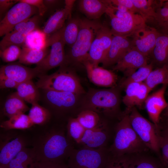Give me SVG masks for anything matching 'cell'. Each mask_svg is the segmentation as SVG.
Instances as JSON below:
<instances>
[{"label":"cell","instance_id":"cell-1","mask_svg":"<svg viewBox=\"0 0 168 168\" xmlns=\"http://www.w3.org/2000/svg\"><path fill=\"white\" fill-rule=\"evenodd\" d=\"M49 123L31 128L30 145L36 161L65 162L75 149L74 143L67 136L66 125H51Z\"/></svg>","mask_w":168,"mask_h":168},{"label":"cell","instance_id":"cell-2","mask_svg":"<svg viewBox=\"0 0 168 168\" xmlns=\"http://www.w3.org/2000/svg\"><path fill=\"white\" fill-rule=\"evenodd\" d=\"M119 119V120L115 127L113 142L109 147L111 156L120 157L148 151L150 150L132 127L128 111L126 110Z\"/></svg>","mask_w":168,"mask_h":168},{"label":"cell","instance_id":"cell-3","mask_svg":"<svg viewBox=\"0 0 168 168\" xmlns=\"http://www.w3.org/2000/svg\"><path fill=\"white\" fill-rule=\"evenodd\" d=\"M120 102L119 91L115 87L90 89L81 102L79 112L89 110L102 114L109 118H119L122 114L120 113Z\"/></svg>","mask_w":168,"mask_h":168},{"label":"cell","instance_id":"cell-4","mask_svg":"<svg viewBox=\"0 0 168 168\" xmlns=\"http://www.w3.org/2000/svg\"><path fill=\"white\" fill-rule=\"evenodd\" d=\"M102 24L99 19L81 18L78 35L76 41L66 54L64 65L72 67L83 65L84 63L88 60L91 45Z\"/></svg>","mask_w":168,"mask_h":168},{"label":"cell","instance_id":"cell-5","mask_svg":"<svg viewBox=\"0 0 168 168\" xmlns=\"http://www.w3.org/2000/svg\"><path fill=\"white\" fill-rule=\"evenodd\" d=\"M39 77L35 84L38 88L71 92L80 96L86 93L73 68L69 66L63 65L54 73Z\"/></svg>","mask_w":168,"mask_h":168},{"label":"cell","instance_id":"cell-6","mask_svg":"<svg viewBox=\"0 0 168 168\" xmlns=\"http://www.w3.org/2000/svg\"><path fill=\"white\" fill-rule=\"evenodd\" d=\"M109 147L74 149L68 159L69 168H105L111 159Z\"/></svg>","mask_w":168,"mask_h":168},{"label":"cell","instance_id":"cell-7","mask_svg":"<svg viewBox=\"0 0 168 168\" xmlns=\"http://www.w3.org/2000/svg\"><path fill=\"white\" fill-rule=\"evenodd\" d=\"M106 14L110 18L111 30L114 35L129 37L146 24L140 14L131 12H121L109 4Z\"/></svg>","mask_w":168,"mask_h":168},{"label":"cell","instance_id":"cell-8","mask_svg":"<svg viewBox=\"0 0 168 168\" xmlns=\"http://www.w3.org/2000/svg\"><path fill=\"white\" fill-rule=\"evenodd\" d=\"M126 110L128 112L130 124L139 138L150 150L159 153V139L156 126L143 116L136 107Z\"/></svg>","mask_w":168,"mask_h":168},{"label":"cell","instance_id":"cell-9","mask_svg":"<svg viewBox=\"0 0 168 168\" xmlns=\"http://www.w3.org/2000/svg\"><path fill=\"white\" fill-rule=\"evenodd\" d=\"M63 27L46 39L45 46H50L51 49L48 55L35 67L42 75L46 74L45 72L48 71L65 63V44L63 37Z\"/></svg>","mask_w":168,"mask_h":168},{"label":"cell","instance_id":"cell-10","mask_svg":"<svg viewBox=\"0 0 168 168\" xmlns=\"http://www.w3.org/2000/svg\"><path fill=\"white\" fill-rule=\"evenodd\" d=\"M45 99L49 105L48 110L58 117L72 112L78 104L80 96L69 92L46 90Z\"/></svg>","mask_w":168,"mask_h":168},{"label":"cell","instance_id":"cell-11","mask_svg":"<svg viewBox=\"0 0 168 168\" xmlns=\"http://www.w3.org/2000/svg\"><path fill=\"white\" fill-rule=\"evenodd\" d=\"M39 14L35 7L20 2L13 6L0 22V36L12 31L17 24Z\"/></svg>","mask_w":168,"mask_h":168},{"label":"cell","instance_id":"cell-12","mask_svg":"<svg viewBox=\"0 0 168 168\" xmlns=\"http://www.w3.org/2000/svg\"><path fill=\"white\" fill-rule=\"evenodd\" d=\"M113 35L106 22L102 23L91 45L88 60L93 66H98L106 56Z\"/></svg>","mask_w":168,"mask_h":168},{"label":"cell","instance_id":"cell-13","mask_svg":"<svg viewBox=\"0 0 168 168\" xmlns=\"http://www.w3.org/2000/svg\"><path fill=\"white\" fill-rule=\"evenodd\" d=\"M111 130L107 122L102 119L95 127L86 129L78 144L82 146V147L94 149L107 147Z\"/></svg>","mask_w":168,"mask_h":168},{"label":"cell","instance_id":"cell-14","mask_svg":"<svg viewBox=\"0 0 168 168\" xmlns=\"http://www.w3.org/2000/svg\"><path fill=\"white\" fill-rule=\"evenodd\" d=\"M30 145V136L18 131L0 146V165L9 166L10 161L24 148Z\"/></svg>","mask_w":168,"mask_h":168},{"label":"cell","instance_id":"cell-15","mask_svg":"<svg viewBox=\"0 0 168 168\" xmlns=\"http://www.w3.org/2000/svg\"><path fill=\"white\" fill-rule=\"evenodd\" d=\"M159 32L146 24L134 32L130 37L133 48L148 57L155 44Z\"/></svg>","mask_w":168,"mask_h":168},{"label":"cell","instance_id":"cell-16","mask_svg":"<svg viewBox=\"0 0 168 168\" xmlns=\"http://www.w3.org/2000/svg\"><path fill=\"white\" fill-rule=\"evenodd\" d=\"M133 48L130 37L114 35L108 53L102 63L105 68L115 65Z\"/></svg>","mask_w":168,"mask_h":168},{"label":"cell","instance_id":"cell-17","mask_svg":"<svg viewBox=\"0 0 168 168\" xmlns=\"http://www.w3.org/2000/svg\"><path fill=\"white\" fill-rule=\"evenodd\" d=\"M148 57L133 48L114 66L113 71L122 72L127 77L140 68L148 63Z\"/></svg>","mask_w":168,"mask_h":168},{"label":"cell","instance_id":"cell-18","mask_svg":"<svg viewBox=\"0 0 168 168\" xmlns=\"http://www.w3.org/2000/svg\"><path fill=\"white\" fill-rule=\"evenodd\" d=\"M167 84H163L160 88L148 96L144 102L149 117L157 128L159 127L161 114L167 106L165 98Z\"/></svg>","mask_w":168,"mask_h":168},{"label":"cell","instance_id":"cell-19","mask_svg":"<svg viewBox=\"0 0 168 168\" xmlns=\"http://www.w3.org/2000/svg\"><path fill=\"white\" fill-rule=\"evenodd\" d=\"M87 77L93 84L98 86L115 87L118 80L117 75L113 71L103 67L95 66L88 60L83 63Z\"/></svg>","mask_w":168,"mask_h":168},{"label":"cell","instance_id":"cell-20","mask_svg":"<svg viewBox=\"0 0 168 168\" xmlns=\"http://www.w3.org/2000/svg\"><path fill=\"white\" fill-rule=\"evenodd\" d=\"M75 1L65 0L64 7L57 10L49 17L42 30L47 39L62 28L65 21L71 17L72 9Z\"/></svg>","mask_w":168,"mask_h":168},{"label":"cell","instance_id":"cell-21","mask_svg":"<svg viewBox=\"0 0 168 168\" xmlns=\"http://www.w3.org/2000/svg\"><path fill=\"white\" fill-rule=\"evenodd\" d=\"M41 75V72L35 67L30 68L19 63L8 64L0 68V77L9 78L18 84Z\"/></svg>","mask_w":168,"mask_h":168},{"label":"cell","instance_id":"cell-22","mask_svg":"<svg viewBox=\"0 0 168 168\" xmlns=\"http://www.w3.org/2000/svg\"><path fill=\"white\" fill-rule=\"evenodd\" d=\"M146 152L125 156L124 168H165L159 157Z\"/></svg>","mask_w":168,"mask_h":168},{"label":"cell","instance_id":"cell-23","mask_svg":"<svg viewBox=\"0 0 168 168\" xmlns=\"http://www.w3.org/2000/svg\"><path fill=\"white\" fill-rule=\"evenodd\" d=\"M108 6L106 0H80L78 2L79 10L90 20L99 19L106 13Z\"/></svg>","mask_w":168,"mask_h":168},{"label":"cell","instance_id":"cell-24","mask_svg":"<svg viewBox=\"0 0 168 168\" xmlns=\"http://www.w3.org/2000/svg\"><path fill=\"white\" fill-rule=\"evenodd\" d=\"M30 109L25 101L15 92L9 96L6 100L2 113L9 119L17 114L25 113Z\"/></svg>","mask_w":168,"mask_h":168},{"label":"cell","instance_id":"cell-25","mask_svg":"<svg viewBox=\"0 0 168 168\" xmlns=\"http://www.w3.org/2000/svg\"><path fill=\"white\" fill-rule=\"evenodd\" d=\"M160 67L168 65V33H159L150 55Z\"/></svg>","mask_w":168,"mask_h":168},{"label":"cell","instance_id":"cell-26","mask_svg":"<svg viewBox=\"0 0 168 168\" xmlns=\"http://www.w3.org/2000/svg\"><path fill=\"white\" fill-rule=\"evenodd\" d=\"M49 51L46 46L40 48L23 47L18 63L26 65H37L43 60Z\"/></svg>","mask_w":168,"mask_h":168},{"label":"cell","instance_id":"cell-27","mask_svg":"<svg viewBox=\"0 0 168 168\" xmlns=\"http://www.w3.org/2000/svg\"><path fill=\"white\" fill-rule=\"evenodd\" d=\"M34 125L28 115L20 114L4 121L0 123L2 129L5 130H24L30 129Z\"/></svg>","mask_w":168,"mask_h":168},{"label":"cell","instance_id":"cell-28","mask_svg":"<svg viewBox=\"0 0 168 168\" xmlns=\"http://www.w3.org/2000/svg\"><path fill=\"white\" fill-rule=\"evenodd\" d=\"M16 89L17 94L25 101L31 105L38 103L40 98L38 88L32 80L19 84Z\"/></svg>","mask_w":168,"mask_h":168},{"label":"cell","instance_id":"cell-29","mask_svg":"<svg viewBox=\"0 0 168 168\" xmlns=\"http://www.w3.org/2000/svg\"><path fill=\"white\" fill-rule=\"evenodd\" d=\"M81 18L71 17L63 27V37L65 44L70 47L76 41L80 29Z\"/></svg>","mask_w":168,"mask_h":168},{"label":"cell","instance_id":"cell-30","mask_svg":"<svg viewBox=\"0 0 168 168\" xmlns=\"http://www.w3.org/2000/svg\"><path fill=\"white\" fill-rule=\"evenodd\" d=\"M35 161V156L32 148L26 147L10 161L9 166L10 168H31Z\"/></svg>","mask_w":168,"mask_h":168},{"label":"cell","instance_id":"cell-31","mask_svg":"<svg viewBox=\"0 0 168 168\" xmlns=\"http://www.w3.org/2000/svg\"><path fill=\"white\" fill-rule=\"evenodd\" d=\"M144 82L150 91L158 85L168 84V65L152 70Z\"/></svg>","mask_w":168,"mask_h":168},{"label":"cell","instance_id":"cell-32","mask_svg":"<svg viewBox=\"0 0 168 168\" xmlns=\"http://www.w3.org/2000/svg\"><path fill=\"white\" fill-rule=\"evenodd\" d=\"M28 115L34 125L40 126L49 122L52 114L46 108L36 103L32 105Z\"/></svg>","mask_w":168,"mask_h":168},{"label":"cell","instance_id":"cell-33","mask_svg":"<svg viewBox=\"0 0 168 168\" xmlns=\"http://www.w3.org/2000/svg\"><path fill=\"white\" fill-rule=\"evenodd\" d=\"M138 14L143 18L146 24L152 20L155 14L156 0H132Z\"/></svg>","mask_w":168,"mask_h":168},{"label":"cell","instance_id":"cell-34","mask_svg":"<svg viewBox=\"0 0 168 168\" xmlns=\"http://www.w3.org/2000/svg\"><path fill=\"white\" fill-rule=\"evenodd\" d=\"M153 63H150L143 66L126 78L120 84L121 87L125 88L129 84L133 83L144 82L151 71L153 70Z\"/></svg>","mask_w":168,"mask_h":168},{"label":"cell","instance_id":"cell-35","mask_svg":"<svg viewBox=\"0 0 168 168\" xmlns=\"http://www.w3.org/2000/svg\"><path fill=\"white\" fill-rule=\"evenodd\" d=\"M66 129L68 138L77 144L81 141L86 130L76 118L72 117L68 118Z\"/></svg>","mask_w":168,"mask_h":168},{"label":"cell","instance_id":"cell-36","mask_svg":"<svg viewBox=\"0 0 168 168\" xmlns=\"http://www.w3.org/2000/svg\"><path fill=\"white\" fill-rule=\"evenodd\" d=\"M76 118L86 129L95 127L102 120L98 113L89 110L80 111Z\"/></svg>","mask_w":168,"mask_h":168},{"label":"cell","instance_id":"cell-37","mask_svg":"<svg viewBox=\"0 0 168 168\" xmlns=\"http://www.w3.org/2000/svg\"><path fill=\"white\" fill-rule=\"evenodd\" d=\"M27 35L21 31H12L5 35L0 42V50L11 45L20 46L25 42Z\"/></svg>","mask_w":168,"mask_h":168},{"label":"cell","instance_id":"cell-38","mask_svg":"<svg viewBox=\"0 0 168 168\" xmlns=\"http://www.w3.org/2000/svg\"><path fill=\"white\" fill-rule=\"evenodd\" d=\"M160 152L159 158L165 168H168V135L160 130L157 131Z\"/></svg>","mask_w":168,"mask_h":168},{"label":"cell","instance_id":"cell-39","mask_svg":"<svg viewBox=\"0 0 168 168\" xmlns=\"http://www.w3.org/2000/svg\"><path fill=\"white\" fill-rule=\"evenodd\" d=\"M141 83L133 82L128 84L125 88V94L122 101L126 106L127 110L134 106V102L137 92Z\"/></svg>","mask_w":168,"mask_h":168},{"label":"cell","instance_id":"cell-40","mask_svg":"<svg viewBox=\"0 0 168 168\" xmlns=\"http://www.w3.org/2000/svg\"><path fill=\"white\" fill-rule=\"evenodd\" d=\"M21 52V47L13 45L0 50V56L3 62H12L19 59Z\"/></svg>","mask_w":168,"mask_h":168},{"label":"cell","instance_id":"cell-41","mask_svg":"<svg viewBox=\"0 0 168 168\" xmlns=\"http://www.w3.org/2000/svg\"><path fill=\"white\" fill-rule=\"evenodd\" d=\"M150 91V90L144 82L141 83L135 99L134 106L141 107Z\"/></svg>","mask_w":168,"mask_h":168},{"label":"cell","instance_id":"cell-42","mask_svg":"<svg viewBox=\"0 0 168 168\" xmlns=\"http://www.w3.org/2000/svg\"><path fill=\"white\" fill-rule=\"evenodd\" d=\"M41 16L37 14L28 19L21 31L27 35L36 30L39 26L41 21Z\"/></svg>","mask_w":168,"mask_h":168},{"label":"cell","instance_id":"cell-43","mask_svg":"<svg viewBox=\"0 0 168 168\" xmlns=\"http://www.w3.org/2000/svg\"><path fill=\"white\" fill-rule=\"evenodd\" d=\"M31 168H69L65 162L59 163L50 161H35Z\"/></svg>","mask_w":168,"mask_h":168},{"label":"cell","instance_id":"cell-44","mask_svg":"<svg viewBox=\"0 0 168 168\" xmlns=\"http://www.w3.org/2000/svg\"><path fill=\"white\" fill-rule=\"evenodd\" d=\"M19 1V0H0V19L1 20L9 10Z\"/></svg>","mask_w":168,"mask_h":168},{"label":"cell","instance_id":"cell-45","mask_svg":"<svg viewBox=\"0 0 168 168\" xmlns=\"http://www.w3.org/2000/svg\"><path fill=\"white\" fill-rule=\"evenodd\" d=\"M20 2H24L36 7L39 15L43 16L47 11V9L43 0H21Z\"/></svg>","mask_w":168,"mask_h":168},{"label":"cell","instance_id":"cell-46","mask_svg":"<svg viewBox=\"0 0 168 168\" xmlns=\"http://www.w3.org/2000/svg\"><path fill=\"white\" fill-rule=\"evenodd\" d=\"M125 156L120 157H112L105 168H124Z\"/></svg>","mask_w":168,"mask_h":168},{"label":"cell","instance_id":"cell-47","mask_svg":"<svg viewBox=\"0 0 168 168\" xmlns=\"http://www.w3.org/2000/svg\"><path fill=\"white\" fill-rule=\"evenodd\" d=\"M19 84L15 81L9 78L0 77V88L1 89L6 88L16 89Z\"/></svg>","mask_w":168,"mask_h":168},{"label":"cell","instance_id":"cell-48","mask_svg":"<svg viewBox=\"0 0 168 168\" xmlns=\"http://www.w3.org/2000/svg\"><path fill=\"white\" fill-rule=\"evenodd\" d=\"M115 2L121 4L126 7L130 11L138 14V11L132 0H112Z\"/></svg>","mask_w":168,"mask_h":168},{"label":"cell","instance_id":"cell-49","mask_svg":"<svg viewBox=\"0 0 168 168\" xmlns=\"http://www.w3.org/2000/svg\"><path fill=\"white\" fill-rule=\"evenodd\" d=\"M43 1L47 8V11L51 8H53L55 6H57L62 2L61 0H44Z\"/></svg>","mask_w":168,"mask_h":168},{"label":"cell","instance_id":"cell-50","mask_svg":"<svg viewBox=\"0 0 168 168\" xmlns=\"http://www.w3.org/2000/svg\"><path fill=\"white\" fill-rule=\"evenodd\" d=\"M163 132L168 135V123Z\"/></svg>","mask_w":168,"mask_h":168},{"label":"cell","instance_id":"cell-51","mask_svg":"<svg viewBox=\"0 0 168 168\" xmlns=\"http://www.w3.org/2000/svg\"><path fill=\"white\" fill-rule=\"evenodd\" d=\"M165 115L166 117L168 120V110H166Z\"/></svg>","mask_w":168,"mask_h":168},{"label":"cell","instance_id":"cell-52","mask_svg":"<svg viewBox=\"0 0 168 168\" xmlns=\"http://www.w3.org/2000/svg\"><path fill=\"white\" fill-rule=\"evenodd\" d=\"M0 168H10L9 166L0 165Z\"/></svg>","mask_w":168,"mask_h":168},{"label":"cell","instance_id":"cell-53","mask_svg":"<svg viewBox=\"0 0 168 168\" xmlns=\"http://www.w3.org/2000/svg\"><path fill=\"white\" fill-rule=\"evenodd\" d=\"M165 110H168V102L167 103V106L166 109Z\"/></svg>","mask_w":168,"mask_h":168}]
</instances>
